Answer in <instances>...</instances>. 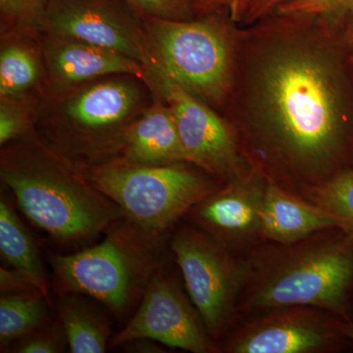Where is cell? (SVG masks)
<instances>
[{
  "label": "cell",
  "mask_w": 353,
  "mask_h": 353,
  "mask_svg": "<svg viewBox=\"0 0 353 353\" xmlns=\"http://www.w3.org/2000/svg\"><path fill=\"white\" fill-rule=\"evenodd\" d=\"M343 228L341 221L326 209L301 201L276 183L267 182L261 234L269 240L294 245L317 232Z\"/></svg>",
  "instance_id": "16"
},
{
  "label": "cell",
  "mask_w": 353,
  "mask_h": 353,
  "mask_svg": "<svg viewBox=\"0 0 353 353\" xmlns=\"http://www.w3.org/2000/svg\"><path fill=\"white\" fill-rule=\"evenodd\" d=\"M353 280V239L306 246L284 257L253 292L256 308L317 307L343 313Z\"/></svg>",
  "instance_id": "7"
},
{
  "label": "cell",
  "mask_w": 353,
  "mask_h": 353,
  "mask_svg": "<svg viewBox=\"0 0 353 353\" xmlns=\"http://www.w3.org/2000/svg\"><path fill=\"white\" fill-rule=\"evenodd\" d=\"M192 303L210 336L224 329L233 308L236 272L224 246L205 232L181 230L171 241Z\"/></svg>",
  "instance_id": "11"
},
{
  "label": "cell",
  "mask_w": 353,
  "mask_h": 353,
  "mask_svg": "<svg viewBox=\"0 0 353 353\" xmlns=\"http://www.w3.org/2000/svg\"><path fill=\"white\" fill-rule=\"evenodd\" d=\"M39 36L0 34V97H43L48 72Z\"/></svg>",
  "instance_id": "17"
},
{
  "label": "cell",
  "mask_w": 353,
  "mask_h": 353,
  "mask_svg": "<svg viewBox=\"0 0 353 353\" xmlns=\"http://www.w3.org/2000/svg\"><path fill=\"white\" fill-rule=\"evenodd\" d=\"M316 204L336 216L353 239V171L336 173L315 190Z\"/></svg>",
  "instance_id": "21"
},
{
  "label": "cell",
  "mask_w": 353,
  "mask_h": 353,
  "mask_svg": "<svg viewBox=\"0 0 353 353\" xmlns=\"http://www.w3.org/2000/svg\"><path fill=\"white\" fill-rule=\"evenodd\" d=\"M162 236L122 219L101 243L72 254L50 253L57 294L92 297L117 317L138 308L162 264Z\"/></svg>",
  "instance_id": "4"
},
{
  "label": "cell",
  "mask_w": 353,
  "mask_h": 353,
  "mask_svg": "<svg viewBox=\"0 0 353 353\" xmlns=\"http://www.w3.org/2000/svg\"><path fill=\"white\" fill-rule=\"evenodd\" d=\"M0 352L52 319L54 305L38 289L0 294Z\"/></svg>",
  "instance_id": "20"
},
{
  "label": "cell",
  "mask_w": 353,
  "mask_h": 353,
  "mask_svg": "<svg viewBox=\"0 0 353 353\" xmlns=\"http://www.w3.org/2000/svg\"><path fill=\"white\" fill-rule=\"evenodd\" d=\"M196 11L208 13L215 10L219 6H225L226 0H192Z\"/></svg>",
  "instance_id": "31"
},
{
  "label": "cell",
  "mask_w": 353,
  "mask_h": 353,
  "mask_svg": "<svg viewBox=\"0 0 353 353\" xmlns=\"http://www.w3.org/2000/svg\"><path fill=\"white\" fill-rule=\"evenodd\" d=\"M343 331L345 336L353 341V324L345 325V326H343Z\"/></svg>",
  "instance_id": "33"
},
{
  "label": "cell",
  "mask_w": 353,
  "mask_h": 353,
  "mask_svg": "<svg viewBox=\"0 0 353 353\" xmlns=\"http://www.w3.org/2000/svg\"><path fill=\"white\" fill-rule=\"evenodd\" d=\"M69 350L63 326L58 317L15 341L7 352L60 353Z\"/></svg>",
  "instance_id": "25"
},
{
  "label": "cell",
  "mask_w": 353,
  "mask_h": 353,
  "mask_svg": "<svg viewBox=\"0 0 353 353\" xmlns=\"http://www.w3.org/2000/svg\"><path fill=\"white\" fill-rule=\"evenodd\" d=\"M250 1L252 0H226L225 6L229 9L232 19L240 21L245 18Z\"/></svg>",
  "instance_id": "30"
},
{
  "label": "cell",
  "mask_w": 353,
  "mask_h": 353,
  "mask_svg": "<svg viewBox=\"0 0 353 353\" xmlns=\"http://www.w3.org/2000/svg\"><path fill=\"white\" fill-rule=\"evenodd\" d=\"M152 101L145 79L105 77L41 97L36 130L80 168L105 163L119 157L128 128Z\"/></svg>",
  "instance_id": "3"
},
{
  "label": "cell",
  "mask_w": 353,
  "mask_h": 353,
  "mask_svg": "<svg viewBox=\"0 0 353 353\" xmlns=\"http://www.w3.org/2000/svg\"><path fill=\"white\" fill-rule=\"evenodd\" d=\"M0 254L11 268L19 272L54 305L38 246L3 194L0 196Z\"/></svg>",
  "instance_id": "19"
},
{
  "label": "cell",
  "mask_w": 353,
  "mask_h": 353,
  "mask_svg": "<svg viewBox=\"0 0 353 353\" xmlns=\"http://www.w3.org/2000/svg\"><path fill=\"white\" fill-rule=\"evenodd\" d=\"M161 343L150 339H137L123 343L122 347L125 352H164L162 350Z\"/></svg>",
  "instance_id": "29"
},
{
  "label": "cell",
  "mask_w": 353,
  "mask_h": 353,
  "mask_svg": "<svg viewBox=\"0 0 353 353\" xmlns=\"http://www.w3.org/2000/svg\"><path fill=\"white\" fill-rule=\"evenodd\" d=\"M201 314L164 266L153 275L136 312L111 338L109 348L137 339H150L168 347L194 353L214 352Z\"/></svg>",
  "instance_id": "8"
},
{
  "label": "cell",
  "mask_w": 353,
  "mask_h": 353,
  "mask_svg": "<svg viewBox=\"0 0 353 353\" xmlns=\"http://www.w3.org/2000/svg\"><path fill=\"white\" fill-rule=\"evenodd\" d=\"M41 99L0 97V145H8L36 130Z\"/></svg>",
  "instance_id": "23"
},
{
  "label": "cell",
  "mask_w": 353,
  "mask_h": 353,
  "mask_svg": "<svg viewBox=\"0 0 353 353\" xmlns=\"http://www.w3.org/2000/svg\"><path fill=\"white\" fill-rule=\"evenodd\" d=\"M57 317L63 326L69 352H108L112 334L105 306L82 294H58Z\"/></svg>",
  "instance_id": "18"
},
{
  "label": "cell",
  "mask_w": 353,
  "mask_h": 353,
  "mask_svg": "<svg viewBox=\"0 0 353 353\" xmlns=\"http://www.w3.org/2000/svg\"><path fill=\"white\" fill-rule=\"evenodd\" d=\"M352 8L353 0H289L275 12L294 20H339L347 17Z\"/></svg>",
  "instance_id": "24"
},
{
  "label": "cell",
  "mask_w": 353,
  "mask_h": 353,
  "mask_svg": "<svg viewBox=\"0 0 353 353\" xmlns=\"http://www.w3.org/2000/svg\"><path fill=\"white\" fill-rule=\"evenodd\" d=\"M329 327L312 313L288 310L254 323L228 347L233 353H306L328 347Z\"/></svg>",
  "instance_id": "14"
},
{
  "label": "cell",
  "mask_w": 353,
  "mask_h": 353,
  "mask_svg": "<svg viewBox=\"0 0 353 353\" xmlns=\"http://www.w3.org/2000/svg\"><path fill=\"white\" fill-rule=\"evenodd\" d=\"M50 0H0V34L39 36Z\"/></svg>",
  "instance_id": "22"
},
{
  "label": "cell",
  "mask_w": 353,
  "mask_h": 353,
  "mask_svg": "<svg viewBox=\"0 0 353 353\" xmlns=\"http://www.w3.org/2000/svg\"><path fill=\"white\" fill-rule=\"evenodd\" d=\"M145 81L170 108L188 163L228 181L245 175L233 129L211 106L161 77Z\"/></svg>",
  "instance_id": "9"
},
{
  "label": "cell",
  "mask_w": 353,
  "mask_h": 353,
  "mask_svg": "<svg viewBox=\"0 0 353 353\" xmlns=\"http://www.w3.org/2000/svg\"><path fill=\"white\" fill-rule=\"evenodd\" d=\"M37 289L34 285L14 269L0 268V294ZM39 290V289H38Z\"/></svg>",
  "instance_id": "27"
},
{
  "label": "cell",
  "mask_w": 353,
  "mask_h": 353,
  "mask_svg": "<svg viewBox=\"0 0 353 353\" xmlns=\"http://www.w3.org/2000/svg\"><path fill=\"white\" fill-rule=\"evenodd\" d=\"M41 32L80 39L148 64L143 17L126 0H50Z\"/></svg>",
  "instance_id": "10"
},
{
  "label": "cell",
  "mask_w": 353,
  "mask_h": 353,
  "mask_svg": "<svg viewBox=\"0 0 353 353\" xmlns=\"http://www.w3.org/2000/svg\"><path fill=\"white\" fill-rule=\"evenodd\" d=\"M289 0H252L248 6L245 18L248 21H255L277 10L279 6Z\"/></svg>",
  "instance_id": "28"
},
{
  "label": "cell",
  "mask_w": 353,
  "mask_h": 353,
  "mask_svg": "<svg viewBox=\"0 0 353 353\" xmlns=\"http://www.w3.org/2000/svg\"><path fill=\"white\" fill-rule=\"evenodd\" d=\"M188 164L141 165L113 159L79 168L119 206L126 219L145 231L163 234L216 192L210 179Z\"/></svg>",
  "instance_id": "6"
},
{
  "label": "cell",
  "mask_w": 353,
  "mask_h": 353,
  "mask_svg": "<svg viewBox=\"0 0 353 353\" xmlns=\"http://www.w3.org/2000/svg\"><path fill=\"white\" fill-rule=\"evenodd\" d=\"M143 21L148 50L146 73L175 83L211 108L224 103L233 92L236 73L233 36L224 21L216 15Z\"/></svg>",
  "instance_id": "5"
},
{
  "label": "cell",
  "mask_w": 353,
  "mask_h": 353,
  "mask_svg": "<svg viewBox=\"0 0 353 353\" xmlns=\"http://www.w3.org/2000/svg\"><path fill=\"white\" fill-rule=\"evenodd\" d=\"M141 16L161 20L194 19L192 0H126Z\"/></svg>",
  "instance_id": "26"
},
{
  "label": "cell",
  "mask_w": 353,
  "mask_h": 353,
  "mask_svg": "<svg viewBox=\"0 0 353 353\" xmlns=\"http://www.w3.org/2000/svg\"><path fill=\"white\" fill-rule=\"evenodd\" d=\"M266 185L256 174L239 176L197 203L189 214L222 245L226 241L261 233Z\"/></svg>",
  "instance_id": "13"
},
{
  "label": "cell",
  "mask_w": 353,
  "mask_h": 353,
  "mask_svg": "<svg viewBox=\"0 0 353 353\" xmlns=\"http://www.w3.org/2000/svg\"><path fill=\"white\" fill-rule=\"evenodd\" d=\"M345 18H347V39L350 41V46H352L353 54V8Z\"/></svg>",
  "instance_id": "32"
},
{
  "label": "cell",
  "mask_w": 353,
  "mask_h": 353,
  "mask_svg": "<svg viewBox=\"0 0 353 353\" xmlns=\"http://www.w3.org/2000/svg\"><path fill=\"white\" fill-rule=\"evenodd\" d=\"M0 179L21 212L61 245L87 243L125 218L119 206L37 130L1 146Z\"/></svg>",
  "instance_id": "2"
},
{
  "label": "cell",
  "mask_w": 353,
  "mask_h": 353,
  "mask_svg": "<svg viewBox=\"0 0 353 353\" xmlns=\"http://www.w3.org/2000/svg\"><path fill=\"white\" fill-rule=\"evenodd\" d=\"M39 41L48 72L43 97L105 77L146 78L145 65L117 51L50 32H41Z\"/></svg>",
  "instance_id": "12"
},
{
  "label": "cell",
  "mask_w": 353,
  "mask_h": 353,
  "mask_svg": "<svg viewBox=\"0 0 353 353\" xmlns=\"http://www.w3.org/2000/svg\"><path fill=\"white\" fill-rule=\"evenodd\" d=\"M241 74V121L254 150L294 178L321 180L345 152L353 99L338 48L321 31L257 39Z\"/></svg>",
  "instance_id": "1"
},
{
  "label": "cell",
  "mask_w": 353,
  "mask_h": 353,
  "mask_svg": "<svg viewBox=\"0 0 353 353\" xmlns=\"http://www.w3.org/2000/svg\"><path fill=\"white\" fill-rule=\"evenodd\" d=\"M116 159L141 165L187 162L175 118L159 95L153 94L152 103L128 128L124 145Z\"/></svg>",
  "instance_id": "15"
}]
</instances>
